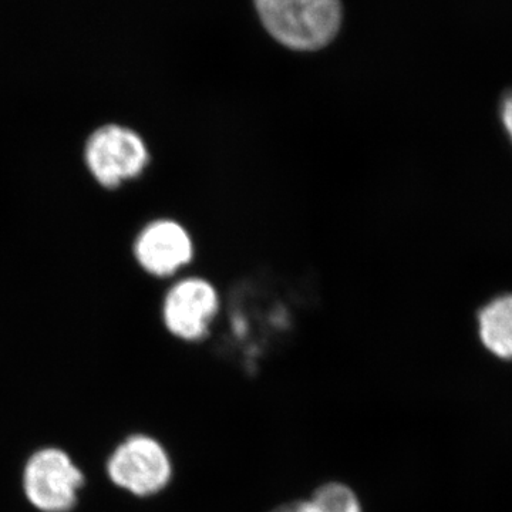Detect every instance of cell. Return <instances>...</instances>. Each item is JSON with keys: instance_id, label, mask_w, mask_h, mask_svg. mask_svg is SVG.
Here are the masks:
<instances>
[{"instance_id": "30bf717a", "label": "cell", "mask_w": 512, "mask_h": 512, "mask_svg": "<svg viewBox=\"0 0 512 512\" xmlns=\"http://www.w3.org/2000/svg\"><path fill=\"white\" fill-rule=\"evenodd\" d=\"M271 512H302V503L301 501H293V503L279 505Z\"/></svg>"}, {"instance_id": "8992f818", "label": "cell", "mask_w": 512, "mask_h": 512, "mask_svg": "<svg viewBox=\"0 0 512 512\" xmlns=\"http://www.w3.org/2000/svg\"><path fill=\"white\" fill-rule=\"evenodd\" d=\"M134 255L147 274L170 276L190 264L194 245L180 224L171 220H157L138 234Z\"/></svg>"}, {"instance_id": "5b68a950", "label": "cell", "mask_w": 512, "mask_h": 512, "mask_svg": "<svg viewBox=\"0 0 512 512\" xmlns=\"http://www.w3.org/2000/svg\"><path fill=\"white\" fill-rule=\"evenodd\" d=\"M220 302L214 286L204 279H185L168 292L163 318L168 332L185 342H198L210 332Z\"/></svg>"}, {"instance_id": "9c48e42d", "label": "cell", "mask_w": 512, "mask_h": 512, "mask_svg": "<svg viewBox=\"0 0 512 512\" xmlns=\"http://www.w3.org/2000/svg\"><path fill=\"white\" fill-rule=\"evenodd\" d=\"M500 119L512 141V90L503 94L500 101Z\"/></svg>"}, {"instance_id": "6da1fadb", "label": "cell", "mask_w": 512, "mask_h": 512, "mask_svg": "<svg viewBox=\"0 0 512 512\" xmlns=\"http://www.w3.org/2000/svg\"><path fill=\"white\" fill-rule=\"evenodd\" d=\"M255 6L271 36L302 52L329 45L342 23L340 0H255Z\"/></svg>"}, {"instance_id": "7a4b0ae2", "label": "cell", "mask_w": 512, "mask_h": 512, "mask_svg": "<svg viewBox=\"0 0 512 512\" xmlns=\"http://www.w3.org/2000/svg\"><path fill=\"white\" fill-rule=\"evenodd\" d=\"M83 157L93 180L107 190L136 180L150 163L146 141L121 124L96 128L84 144Z\"/></svg>"}, {"instance_id": "ba28073f", "label": "cell", "mask_w": 512, "mask_h": 512, "mask_svg": "<svg viewBox=\"0 0 512 512\" xmlns=\"http://www.w3.org/2000/svg\"><path fill=\"white\" fill-rule=\"evenodd\" d=\"M301 503L302 512H363L355 491L342 483L322 485L309 500Z\"/></svg>"}, {"instance_id": "52a82bcc", "label": "cell", "mask_w": 512, "mask_h": 512, "mask_svg": "<svg viewBox=\"0 0 512 512\" xmlns=\"http://www.w3.org/2000/svg\"><path fill=\"white\" fill-rule=\"evenodd\" d=\"M478 333L488 352L512 360V293L497 296L478 312Z\"/></svg>"}, {"instance_id": "277c9868", "label": "cell", "mask_w": 512, "mask_h": 512, "mask_svg": "<svg viewBox=\"0 0 512 512\" xmlns=\"http://www.w3.org/2000/svg\"><path fill=\"white\" fill-rule=\"evenodd\" d=\"M83 474L72 458L57 448H45L30 458L25 470V493L43 512H64L76 504Z\"/></svg>"}, {"instance_id": "3957f363", "label": "cell", "mask_w": 512, "mask_h": 512, "mask_svg": "<svg viewBox=\"0 0 512 512\" xmlns=\"http://www.w3.org/2000/svg\"><path fill=\"white\" fill-rule=\"evenodd\" d=\"M109 476L117 487L137 497H150L167 488L173 464L165 448L148 436L124 441L109 461Z\"/></svg>"}]
</instances>
